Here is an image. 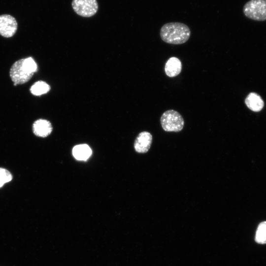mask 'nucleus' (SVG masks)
I'll list each match as a JSON object with an SVG mask.
<instances>
[{
	"label": "nucleus",
	"instance_id": "obj_1",
	"mask_svg": "<svg viewBox=\"0 0 266 266\" xmlns=\"http://www.w3.org/2000/svg\"><path fill=\"white\" fill-rule=\"evenodd\" d=\"M191 31L185 24L170 22L164 25L160 30V36L165 42L171 44H181L190 38Z\"/></svg>",
	"mask_w": 266,
	"mask_h": 266
},
{
	"label": "nucleus",
	"instance_id": "obj_6",
	"mask_svg": "<svg viewBox=\"0 0 266 266\" xmlns=\"http://www.w3.org/2000/svg\"><path fill=\"white\" fill-rule=\"evenodd\" d=\"M18 23L16 19L9 14L0 15V35L6 38L13 36L17 32Z\"/></svg>",
	"mask_w": 266,
	"mask_h": 266
},
{
	"label": "nucleus",
	"instance_id": "obj_2",
	"mask_svg": "<svg viewBox=\"0 0 266 266\" xmlns=\"http://www.w3.org/2000/svg\"><path fill=\"white\" fill-rule=\"evenodd\" d=\"M160 122L162 128L166 132H179L184 125V120L181 115L173 109L164 112L161 117Z\"/></svg>",
	"mask_w": 266,
	"mask_h": 266
},
{
	"label": "nucleus",
	"instance_id": "obj_15",
	"mask_svg": "<svg viewBox=\"0 0 266 266\" xmlns=\"http://www.w3.org/2000/svg\"><path fill=\"white\" fill-rule=\"evenodd\" d=\"M13 177L12 174L6 169L0 167V188L5 183L11 181Z\"/></svg>",
	"mask_w": 266,
	"mask_h": 266
},
{
	"label": "nucleus",
	"instance_id": "obj_8",
	"mask_svg": "<svg viewBox=\"0 0 266 266\" xmlns=\"http://www.w3.org/2000/svg\"><path fill=\"white\" fill-rule=\"evenodd\" d=\"M32 129L35 135L46 137L51 134L53 127L49 121L43 119H39L33 122Z\"/></svg>",
	"mask_w": 266,
	"mask_h": 266
},
{
	"label": "nucleus",
	"instance_id": "obj_14",
	"mask_svg": "<svg viewBox=\"0 0 266 266\" xmlns=\"http://www.w3.org/2000/svg\"><path fill=\"white\" fill-rule=\"evenodd\" d=\"M23 65L26 70L30 73L34 74L37 71V64L32 57L24 59Z\"/></svg>",
	"mask_w": 266,
	"mask_h": 266
},
{
	"label": "nucleus",
	"instance_id": "obj_12",
	"mask_svg": "<svg viewBox=\"0 0 266 266\" xmlns=\"http://www.w3.org/2000/svg\"><path fill=\"white\" fill-rule=\"evenodd\" d=\"M50 90V86L45 82L38 81L31 87L30 91L34 96H41L46 94Z\"/></svg>",
	"mask_w": 266,
	"mask_h": 266
},
{
	"label": "nucleus",
	"instance_id": "obj_10",
	"mask_svg": "<svg viewBox=\"0 0 266 266\" xmlns=\"http://www.w3.org/2000/svg\"><path fill=\"white\" fill-rule=\"evenodd\" d=\"M247 106L251 110L258 112L264 107V103L260 96L254 93L249 94L245 100Z\"/></svg>",
	"mask_w": 266,
	"mask_h": 266
},
{
	"label": "nucleus",
	"instance_id": "obj_9",
	"mask_svg": "<svg viewBox=\"0 0 266 266\" xmlns=\"http://www.w3.org/2000/svg\"><path fill=\"white\" fill-rule=\"evenodd\" d=\"M182 70V63L180 60L175 57L170 58L165 66V73L169 77H173L180 74Z\"/></svg>",
	"mask_w": 266,
	"mask_h": 266
},
{
	"label": "nucleus",
	"instance_id": "obj_7",
	"mask_svg": "<svg viewBox=\"0 0 266 266\" xmlns=\"http://www.w3.org/2000/svg\"><path fill=\"white\" fill-rule=\"evenodd\" d=\"M152 142V135L148 132L140 133L135 139L134 148L138 153H145L149 150Z\"/></svg>",
	"mask_w": 266,
	"mask_h": 266
},
{
	"label": "nucleus",
	"instance_id": "obj_13",
	"mask_svg": "<svg viewBox=\"0 0 266 266\" xmlns=\"http://www.w3.org/2000/svg\"><path fill=\"white\" fill-rule=\"evenodd\" d=\"M255 242L260 244H266V221L258 225L255 235Z\"/></svg>",
	"mask_w": 266,
	"mask_h": 266
},
{
	"label": "nucleus",
	"instance_id": "obj_11",
	"mask_svg": "<svg viewBox=\"0 0 266 266\" xmlns=\"http://www.w3.org/2000/svg\"><path fill=\"white\" fill-rule=\"evenodd\" d=\"M91 154V148L85 144L77 145L72 149V155L77 160L86 161Z\"/></svg>",
	"mask_w": 266,
	"mask_h": 266
},
{
	"label": "nucleus",
	"instance_id": "obj_5",
	"mask_svg": "<svg viewBox=\"0 0 266 266\" xmlns=\"http://www.w3.org/2000/svg\"><path fill=\"white\" fill-rule=\"evenodd\" d=\"M24 59L18 60L11 66L9 70V76L14 82V85L23 84L28 82L33 74L27 72L23 67Z\"/></svg>",
	"mask_w": 266,
	"mask_h": 266
},
{
	"label": "nucleus",
	"instance_id": "obj_4",
	"mask_svg": "<svg viewBox=\"0 0 266 266\" xmlns=\"http://www.w3.org/2000/svg\"><path fill=\"white\" fill-rule=\"evenodd\" d=\"M71 6L77 14L83 17L94 16L99 7L97 0H72Z\"/></svg>",
	"mask_w": 266,
	"mask_h": 266
},
{
	"label": "nucleus",
	"instance_id": "obj_3",
	"mask_svg": "<svg viewBox=\"0 0 266 266\" xmlns=\"http://www.w3.org/2000/svg\"><path fill=\"white\" fill-rule=\"evenodd\" d=\"M245 15L254 20H266V0H250L243 7Z\"/></svg>",
	"mask_w": 266,
	"mask_h": 266
}]
</instances>
